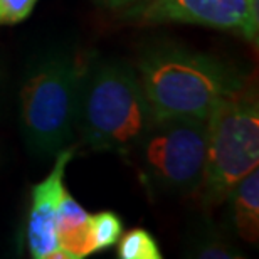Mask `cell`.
Returning <instances> with one entry per match:
<instances>
[{
    "label": "cell",
    "instance_id": "obj_1",
    "mask_svg": "<svg viewBox=\"0 0 259 259\" xmlns=\"http://www.w3.org/2000/svg\"><path fill=\"white\" fill-rule=\"evenodd\" d=\"M135 69L157 118L207 120L221 101L246 86L236 66L174 42L145 48Z\"/></svg>",
    "mask_w": 259,
    "mask_h": 259
},
{
    "label": "cell",
    "instance_id": "obj_2",
    "mask_svg": "<svg viewBox=\"0 0 259 259\" xmlns=\"http://www.w3.org/2000/svg\"><path fill=\"white\" fill-rule=\"evenodd\" d=\"M155 118L135 66L116 59L84 64L76 132L86 147L128 157Z\"/></svg>",
    "mask_w": 259,
    "mask_h": 259
},
{
    "label": "cell",
    "instance_id": "obj_3",
    "mask_svg": "<svg viewBox=\"0 0 259 259\" xmlns=\"http://www.w3.org/2000/svg\"><path fill=\"white\" fill-rule=\"evenodd\" d=\"M82 67L69 53H48L25 72L19 93V121L25 147L37 158H53L76 135Z\"/></svg>",
    "mask_w": 259,
    "mask_h": 259
},
{
    "label": "cell",
    "instance_id": "obj_4",
    "mask_svg": "<svg viewBox=\"0 0 259 259\" xmlns=\"http://www.w3.org/2000/svg\"><path fill=\"white\" fill-rule=\"evenodd\" d=\"M259 163V101L247 84L221 101L207 118L204 175L200 200L204 207L224 202L229 190Z\"/></svg>",
    "mask_w": 259,
    "mask_h": 259
},
{
    "label": "cell",
    "instance_id": "obj_5",
    "mask_svg": "<svg viewBox=\"0 0 259 259\" xmlns=\"http://www.w3.org/2000/svg\"><path fill=\"white\" fill-rule=\"evenodd\" d=\"M207 120L155 118L135 152L140 177L153 195L199 192L204 175Z\"/></svg>",
    "mask_w": 259,
    "mask_h": 259
},
{
    "label": "cell",
    "instance_id": "obj_6",
    "mask_svg": "<svg viewBox=\"0 0 259 259\" xmlns=\"http://www.w3.org/2000/svg\"><path fill=\"white\" fill-rule=\"evenodd\" d=\"M130 17L143 24H192L229 30L257 42L259 0H142L130 7Z\"/></svg>",
    "mask_w": 259,
    "mask_h": 259
},
{
    "label": "cell",
    "instance_id": "obj_7",
    "mask_svg": "<svg viewBox=\"0 0 259 259\" xmlns=\"http://www.w3.org/2000/svg\"><path fill=\"white\" fill-rule=\"evenodd\" d=\"M74 155V148L66 147L54 157L48 177L35 184L30 192V205L25 222V242L29 256L34 259H67L59 249L56 237V217L64 192L66 168Z\"/></svg>",
    "mask_w": 259,
    "mask_h": 259
},
{
    "label": "cell",
    "instance_id": "obj_8",
    "mask_svg": "<svg viewBox=\"0 0 259 259\" xmlns=\"http://www.w3.org/2000/svg\"><path fill=\"white\" fill-rule=\"evenodd\" d=\"M90 212L64 189L56 217V237L67 259H82L93 252Z\"/></svg>",
    "mask_w": 259,
    "mask_h": 259
},
{
    "label": "cell",
    "instance_id": "obj_9",
    "mask_svg": "<svg viewBox=\"0 0 259 259\" xmlns=\"http://www.w3.org/2000/svg\"><path fill=\"white\" fill-rule=\"evenodd\" d=\"M227 217L232 231L247 242L259 237V170L246 174L226 195Z\"/></svg>",
    "mask_w": 259,
    "mask_h": 259
},
{
    "label": "cell",
    "instance_id": "obj_10",
    "mask_svg": "<svg viewBox=\"0 0 259 259\" xmlns=\"http://www.w3.org/2000/svg\"><path fill=\"white\" fill-rule=\"evenodd\" d=\"M187 256L200 259H236L242 257L237 247L224 239L219 232L214 229L197 231L190 239L187 247Z\"/></svg>",
    "mask_w": 259,
    "mask_h": 259
},
{
    "label": "cell",
    "instance_id": "obj_11",
    "mask_svg": "<svg viewBox=\"0 0 259 259\" xmlns=\"http://www.w3.org/2000/svg\"><path fill=\"white\" fill-rule=\"evenodd\" d=\"M90 232L93 242V252H101L115 246L123 232V222L118 214L111 210H101L91 215Z\"/></svg>",
    "mask_w": 259,
    "mask_h": 259
},
{
    "label": "cell",
    "instance_id": "obj_12",
    "mask_svg": "<svg viewBox=\"0 0 259 259\" xmlns=\"http://www.w3.org/2000/svg\"><path fill=\"white\" fill-rule=\"evenodd\" d=\"M120 259H160L162 251L157 239L145 229H133L118 239Z\"/></svg>",
    "mask_w": 259,
    "mask_h": 259
},
{
    "label": "cell",
    "instance_id": "obj_13",
    "mask_svg": "<svg viewBox=\"0 0 259 259\" xmlns=\"http://www.w3.org/2000/svg\"><path fill=\"white\" fill-rule=\"evenodd\" d=\"M39 2L40 0H0V27L27 20Z\"/></svg>",
    "mask_w": 259,
    "mask_h": 259
},
{
    "label": "cell",
    "instance_id": "obj_14",
    "mask_svg": "<svg viewBox=\"0 0 259 259\" xmlns=\"http://www.w3.org/2000/svg\"><path fill=\"white\" fill-rule=\"evenodd\" d=\"M95 2L100 4L101 7H106L111 10H120V9L132 7V5L142 2V0H95Z\"/></svg>",
    "mask_w": 259,
    "mask_h": 259
}]
</instances>
